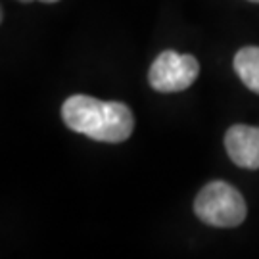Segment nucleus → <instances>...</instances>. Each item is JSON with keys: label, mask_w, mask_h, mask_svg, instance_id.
Masks as SVG:
<instances>
[{"label": "nucleus", "mask_w": 259, "mask_h": 259, "mask_svg": "<svg viewBox=\"0 0 259 259\" xmlns=\"http://www.w3.org/2000/svg\"><path fill=\"white\" fill-rule=\"evenodd\" d=\"M62 117L75 133L110 144L127 140L135 129V117L127 104L104 102L87 94L69 96L62 106Z\"/></svg>", "instance_id": "1"}, {"label": "nucleus", "mask_w": 259, "mask_h": 259, "mask_svg": "<svg viewBox=\"0 0 259 259\" xmlns=\"http://www.w3.org/2000/svg\"><path fill=\"white\" fill-rule=\"evenodd\" d=\"M194 211L200 221L211 227L231 229L246 219V202L232 185L225 181H213L196 196Z\"/></svg>", "instance_id": "2"}, {"label": "nucleus", "mask_w": 259, "mask_h": 259, "mask_svg": "<svg viewBox=\"0 0 259 259\" xmlns=\"http://www.w3.org/2000/svg\"><path fill=\"white\" fill-rule=\"evenodd\" d=\"M200 64L194 56L165 50L154 60L148 81L157 93H181L198 79Z\"/></svg>", "instance_id": "3"}, {"label": "nucleus", "mask_w": 259, "mask_h": 259, "mask_svg": "<svg viewBox=\"0 0 259 259\" xmlns=\"http://www.w3.org/2000/svg\"><path fill=\"white\" fill-rule=\"evenodd\" d=\"M225 148L238 167L259 169V127H231L225 135Z\"/></svg>", "instance_id": "4"}, {"label": "nucleus", "mask_w": 259, "mask_h": 259, "mask_svg": "<svg viewBox=\"0 0 259 259\" xmlns=\"http://www.w3.org/2000/svg\"><path fill=\"white\" fill-rule=\"evenodd\" d=\"M234 71L250 91L259 94V48L246 47L234 56Z\"/></svg>", "instance_id": "5"}, {"label": "nucleus", "mask_w": 259, "mask_h": 259, "mask_svg": "<svg viewBox=\"0 0 259 259\" xmlns=\"http://www.w3.org/2000/svg\"><path fill=\"white\" fill-rule=\"evenodd\" d=\"M21 2H35V0H21ZM38 2H47V4H52V2H58V0H38Z\"/></svg>", "instance_id": "6"}, {"label": "nucleus", "mask_w": 259, "mask_h": 259, "mask_svg": "<svg viewBox=\"0 0 259 259\" xmlns=\"http://www.w3.org/2000/svg\"><path fill=\"white\" fill-rule=\"evenodd\" d=\"M250 2H255V4H259V0H250Z\"/></svg>", "instance_id": "7"}]
</instances>
